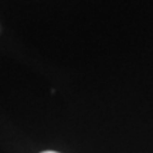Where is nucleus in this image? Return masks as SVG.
<instances>
[{"mask_svg": "<svg viewBox=\"0 0 153 153\" xmlns=\"http://www.w3.org/2000/svg\"><path fill=\"white\" fill-rule=\"evenodd\" d=\"M41 153H59V152H55V151H45V152H41Z\"/></svg>", "mask_w": 153, "mask_h": 153, "instance_id": "nucleus-1", "label": "nucleus"}]
</instances>
